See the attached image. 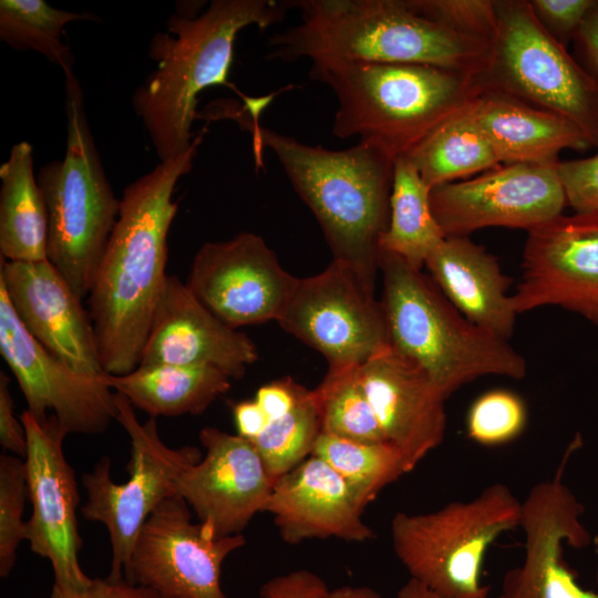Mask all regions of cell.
<instances>
[{
    "mask_svg": "<svg viewBox=\"0 0 598 598\" xmlns=\"http://www.w3.org/2000/svg\"><path fill=\"white\" fill-rule=\"evenodd\" d=\"M579 446V439L573 441L554 476L535 484L522 501L524 559L505 573L498 598H598V589L584 588L564 558V545L581 549L591 543L581 523L584 506L563 478Z\"/></svg>",
    "mask_w": 598,
    "mask_h": 598,
    "instance_id": "cell-13",
    "label": "cell"
},
{
    "mask_svg": "<svg viewBox=\"0 0 598 598\" xmlns=\"http://www.w3.org/2000/svg\"><path fill=\"white\" fill-rule=\"evenodd\" d=\"M230 380L215 368L174 364L138 365L126 374L104 377L110 389L155 419L202 414L230 389Z\"/></svg>",
    "mask_w": 598,
    "mask_h": 598,
    "instance_id": "cell-26",
    "label": "cell"
},
{
    "mask_svg": "<svg viewBox=\"0 0 598 598\" xmlns=\"http://www.w3.org/2000/svg\"><path fill=\"white\" fill-rule=\"evenodd\" d=\"M320 598H381V595L368 586H341L328 589Z\"/></svg>",
    "mask_w": 598,
    "mask_h": 598,
    "instance_id": "cell-45",
    "label": "cell"
},
{
    "mask_svg": "<svg viewBox=\"0 0 598 598\" xmlns=\"http://www.w3.org/2000/svg\"><path fill=\"white\" fill-rule=\"evenodd\" d=\"M557 164L499 165L434 187L432 213L445 237L468 236L486 227L529 231L561 215L567 206Z\"/></svg>",
    "mask_w": 598,
    "mask_h": 598,
    "instance_id": "cell-15",
    "label": "cell"
},
{
    "mask_svg": "<svg viewBox=\"0 0 598 598\" xmlns=\"http://www.w3.org/2000/svg\"><path fill=\"white\" fill-rule=\"evenodd\" d=\"M277 322L319 351L329 370L358 368L390 344L374 286L337 260L315 276L297 279Z\"/></svg>",
    "mask_w": 598,
    "mask_h": 598,
    "instance_id": "cell-11",
    "label": "cell"
},
{
    "mask_svg": "<svg viewBox=\"0 0 598 598\" xmlns=\"http://www.w3.org/2000/svg\"><path fill=\"white\" fill-rule=\"evenodd\" d=\"M431 188L403 155L394 159L389 224L380 249L421 268L445 235L430 203Z\"/></svg>",
    "mask_w": 598,
    "mask_h": 598,
    "instance_id": "cell-29",
    "label": "cell"
},
{
    "mask_svg": "<svg viewBox=\"0 0 598 598\" xmlns=\"http://www.w3.org/2000/svg\"><path fill=\"white\" fill-rule=\"evenodd\" d=\"M0 254L7 261L47 260L48 213L28 142L11 147L0 166Z\"/></svg>",
    "mask_w": 598,
    "mask_h": 598,
    "instance_id": "cell-27",
    "label": "cell"
},
{
    "mask_svg": "<svg viewBox=\"0 0 598 598\" xmlns=\"http://www.w3.org/2000/svg\"><path fill=\"white\" fill-rule=\"evenodd\" d=\"M534 17L559 44L573 42L595 0H529Z\"/></svg>",
    "mask_w": 598,
    "mask_h": 598,
    "instance_id": "cell-38",
    "label": "cell"
},
{
    "mask_svg": "<svg viewBox=\"0 0 598 598\" xmlns=\"http://www.w3.org/2000/svg\"><path fill=\"white\" fill-rule=\"evenodd\" d=\"M517 313L556 306L598 327V215H559L527 231Z\"/></svg>",
    "mask_w": 598,
    "mask_h": 598,
    "instance_id": "cell-17",
    "label": "cell"
},
{
    "mask_svg": "<svg viewBox=\"0 0 598 598\" xmlns=\"http://www.w3.org/2000/svg\"><path fill=\"white\" fill-rule=\"evenodd\" d=\"M300 384L292 379L286 378L261 385L255 401L260 405L269 421L286 415L293 408Z\"/></svg>",
    "mask_w": 598,
    "mask_h": 598,
    "instance_id": "cell-43",
    "label": "cell"
},
{
    "mask_svg": "<svg viewBox=\"0 0 598 598\" xmlns=\"http://www.w3.org/2000/svg\"><path fill=\"white\" fill-rule=\"evenodd\" d=\"M0 353L39 421L54 415L69 433L99 434L116 417L114 393L101 379L78 374L23 327L0 288Z\"/></svg>",
    "mask_w": 598,
    "mask_h": 598,
    "instance_id": "cell-18",
    "label": "cell"
},
{
    "mask_svg": "<svg viewBox=\"0 0 598 598\" xmlns=\"http://www.w3.org/2000/svg\"><path fill=\"white\" fill-rule=\"evenodd\" d=\"M20 419L27 434L24 458L28 497L32 514L27 520L30 549L53 568L54 586L61 590L85 588L92 578L79 563L81 537L76 508L80 495L74 472L63 454L69 432L54 415L39 421L25 410Z\"/></svg>",
    "mask_w": 598,
    "mask_h": 598,
    "instance_id": "cell-14",
    "label": "cell"
},
{
    "mask_svg": "<svg viewBox=\"0 0 598 598\" xmlns=\"http://www.w3.org/2000/svg\"><path fill=\"white\" fill-rule=\"evenodd\" d=\"M328 589L317 574L299 569L264 582L259 595L261 598H320Z\"/></svg>",
    "mask_w": 598,
    "mask_h": 598,
    "instance_id": "cell-39",
    "label": "cell"
},
{
    "mask_svg": "<svg viewBox=\"0 0 598 598\" xmlns=\"http://www.w3.org/2000/svg\"><path fill=\"white\" fill-rule=\"evenodd\" d=\"M385 440L413 471L444 440L445 398L416 363L390 344L358 368Z\"/></svg>",
    "mask_w": 598,
    "mask_h": 598,
    "instance_id": "cell-21",
    "label": "cell"
},
{
    "mask_svg": "<svg viewBox=\"0 0 598 598\" xmlns=\"http://www.w3.org/2000/svg\"><path fill=\"white\" fill-rule=\"evenodd\" d=\"M424 266L465 318L503 340L511 339L518 315L508 293L512 279L494 255L467 236L445 237Z\"/></svg>",
    "mask_w": 598,
    "mask_h": 598,
    "instance_id": "cell-24",
    "label": "cell"
},
{
    "mask_svg": "<svg viewBox=\"0 0 598 598\" xmlns=\"http://www.w3.org/2000/svg\"><path fill=\"white\" fill-rule=\"evenodd\" d=\"M497 33L483 89L559 114L598 148V83L553 39L527 0H496Z\"/></svg>",
    "mask_w": 598,
    "mask_h": 598,
    "instance_id": "cell-9",
    "label": "cell"
},
{
    "mask_svg": "<svg viewBox=\"0 0 598 598\" xmlns=\"http://www.w3.org/2000/svg\"><path fill=\"white\" fill-rule=\"evenodd\" d=\"M245 542L243 534L217 537L203 523H193L187 503L174 495L142 526L125 578L162 598H228L221 566Z\"/></svg>",
    "mask_w": 598,
    "mask_h": 598,
    "instance_id": "cell-12",
    "label": "cell"
},
{
    "mask_svg": "<svg viewBox=\"0 0 598 598\" xmlns=\"http://www.w3.org/2000/svg\"><path fill=\"white\" fill-rule=\"evenodd\" d=\"M65 76L66 148L37 181L48 213L47 258L84 300L114 228L120 199L106 178L90 130L84 93L73 70Z\"/></svg>",
    "mask_w": 598,
    "mask_h": 598,
    "instance_id": "cell-7",
    "label": "cell"
},
{
    "mask_svg": "<svg viewBox=\"0 0 598 598\" xmlns=\"http://www.w3.org/2000/svg\"><path fill=\"white\" fill-rule=\"evenodd\" d=\"M527 422L523 399L505 389L489 390L474 400L466 416L467 436L477 444L496 446L517 439Z\"/></svg>",
    "mask_w": 598,
    "mask_h": 598,
    "instance_id": "cell-34",
    "label": "cell"
},
{
    "mask_svg": "<svg viewBox=\"0 0 598 598\" xmlns=\"http://www.w3.org/2000/svg\"><path fill=\"white\" fill-rule=\"evenodd\" d=\"M395 598H442L414 579H409L396 592Z\"/></svg>",
    "mask_w": 598,
    "mask_h": 598,
    "instance_id": "cell-46",
    "label": "cell"
},
{
    "mask_svg": "<svg viewBox=\"0 0 598 598\" xmlns=\"http://www.w3.org/2000/svg\"><path fill=\"white\" fill-rule=\"evenodd\" d=\"M78 20L100 21L93 13L56 9L43 0L0 1V39L14 50L42 54L63 71L72 69L74 58L61 34Z\"/></svg>",
    "mask_w": 598,
    "mask_h": 598,
    "instance_id": "cell-31",
    "label": "cell"
},
{
    "mask_svg": "<svg viewBox=\"0 0 598 598\" xmlns=\"http://www.w3.org/2000/svg\"><path fill=\"white\" fill-rule=\"evenodd\" d=\"M309 74L336 95L334 136L358 137L394 158L483 90L474 75L417 63L311 64Z\"/></svg>",
    "mask_w": 598,
    "mask_h": 598,
    "instance_id": "cell-5",
    "label": "cell"
},
{
    "mask_svg": "<svg viewBox=\"0 0 598 598\" xmlns=\"http://www.w3.org/2000/svg\"><path fill=\"white\" fill-rule=\"evenodd\" d=\"M205 455L184 464L176 493L215 536L239 535L266 509L275 481L254 444L213 426L199 432Z\"/></svg>",
    "mask_w": 598,
    "mask_h": 598,
    "instance_id": "cell-19",
    "label": "cell"
},
{
    "mask_svg": "<svg viewBox=\"0 0 598 598\" xmlns=\"http://www.w3.org/2000/svg\"><path fill=\"white\" fill-rule=\"evenodd\" d=\"M204 133L186 151L132 182L120 199L117 219L87 296L106 374H126L140 365L168 277L167 236L178 209L174 189L190 172Z\"/></svg>",
    "mask_w": 598,
    "mask_h": 598,
    "instance_id": "cell-1",
    "label": "cell"
},
{
    "mask_svg": "<svg viewBox=\"0 0 598 598\" xmlns=\"http://www.w3.org/2000/svg\"><path fill=\"white\" fill-rule=\"evenodd\" d=\"M265 512L287 544L331 537L364 543L374 537L346 481L312 455L276 480Z\"/></svg>",
    "mask_w": 598,
    "mask_h": 598,
    "instance_id": "cell-23",
    "label": "cell"
},
{
    "mask_svg": "<svg viewBox=\"0 0 598 598\" xmlns=\"http://www.w3.org/2000/svg\"><path fill=\"white\" fill-rule=\"evenodd\" d=\"M289 9L291 1L213 0L199 14L177 11L168 18V32H157L150 45L157 66L132 99L159 161L192 145L190 128L203 90L225 85L237 91L228 81L237 34L249 25L266 29ZM238 93L245 105L256 101Z\"/></svg>",
    "mask_w": 598,
    "mask_h": 598,
    "instance_id": "cell-4",
    "label": "cell"
},
{
    "mask_svg": "<svg viewBox=\"0 0 598 598\" xmlns=\"http://www.w3.org/2000/svg\"><path fill=\"white\" fill-rule=\"evenodd\" d=\"M471 105L504 165L557 164L564 150L591 147L584 133L566 117L507 93L483 89Z\"/></svg>",
    "mask_w": 598,
    "mask_h": 598,
    "instance_id": "cell-25",
    "label": "cell"
},
{
    "mask_svg": "<svg viewBox=\"0 0 598 598\" xmlns=\"http://www.w3.org/2000/svg\"><path fill=\"white\" fill-rule=\"evenodd\" d=\"M379 270L390 346L421 367L445 399L482 377L525 378L526 361L508 341L465 318L421 268L380 249Z\"/></svg>",
    "mask_w": 598,
    "mask_h": 598,
    "instance_id": "cell-6",
    "label": "cell"
},
{
    "mask_svg": "<svg viewBox=\"0 0 598 598\" xmlns=\"http://www.w3.org/2000/svg\"><path fill=\"white\" fill-rule=\"evenodd\" d=\"M471 103L403 155L431 189L501 165Z\"/></svg>",
    "mask_w": 598,
    "mask_h": 598,
    "instance_id": "cell-28",
    "label": "cell"
},
{
    "mask_svg": "<svg viewBox=\"0 0 598 598\" xmlns=\"http://www.w3.org/2000/svg\"><path fill=\"white\" fill-rule=\"evenodd\" d=\"M115 420L131 440L128 481L115 483L111 460L100 458L93 470L82 475L87 499L83 517L102 523L112 548L111 579L125 578L135 539L152 512L166 498L177 495L176 476L189 461L202 457L197 447L171 448L159 439L155 417L141 423L126 398L114 393Z\"/></svg>",
    "mask_w": 598,
    "mask_h": 598,
    "instance_id": "cell-10",
    "label": "cell"
},
{
    "mask_svg": "<svg viewBox=\"0 0 598 598\" xmlns=\"http://www.w3.org/2000/svg\"><path fill=\"white\" fill-rule=\"evenodd\" d=\"M257 359L248 336L217 318L176 276L167 277L140 365L210 367L240 379Z\"/></svg>",
    "mask_w": 598,
    "mask_h": 598,
    "instance_id": "cell-22",
    "label": "cell"
},
{
    "mask_svg": "<svg viewBox=\"0 0 598 598\" xmlns=\"http://www.w3.org/2000/svg\"><path fill=\"white\" fill-rule=\"evenodd\" d=\"M237 434L248 441L259 436L269 423V419L255 401H241L233 408Z\"/></svg>",
    "mask_w": 598,
    "mask_h": 598,
    "instance_id": "cell-44",
    "label": "cell"
},
{
    "mask_svg": "<svg viewBox=\"0 0 598 598\" xmlns=\"http://www.w3.org/2000/svg\"><path fill=\"white\" fill-rule=\"evenodd\" d=\"M0 288L27 331L48 351L80 375H106L89 310L48 259L1 258Z\"/></svg>",
    "mask_w": 598,
    "mask_h": 598,
    "instance_id": "cell-20",
    "label": "cell"
},
{
    "mask_svg": "<svg viewBox=\"0 0 598 598\" xmlns=\"http://www.w3.org/2000/svg\"><path fill=\"white\" fill-rule=\"evenodd\" d=\"M557 173L575 214L598 215V151L590 157L558 162Z\"/></svg>",
    "mask_w": 598,
    "mask_h": 598,
    "instance_id": "cell-37",
    "label": "cell"
},
{
    "mask_svg": "<svg viewBox=\"0 0 598 598\" xmlns=\"http://www.w3.org/2000/svg\"><path fill=\"white\" fill-rule=\"evenodd\" d=\"M597 395H598V392H597Z\"/></svg>",
    "mask_w": 598,
    "mask_h": 598,
    "instance_id": "cell-47",
    "label": "cell"
},
{
    "mask_svg": "<svg viewBox=\"0 0 598 598\" xmlns=\"http://www.w3.org/2000/svg\"><path fill=\"white\" fill-rule=\"evenodd\" d=\"M251 134L256 157L270 150L295 192L310 208L333 260L374 286L380 240L390 217L394 157L378 145L358 142L332 151L265 127L245 105L220 103Z\"/></svg>",
    "mask_w": 598,
    "mask_h": 598,
    "instance_id": "cell-2",
    "label": "cell"
},
{
    "mask_svg": "<svg viewBox=\"0 0 598 598\" xmlns=\"http://www.w3.org/2000/svg\"><path fill=\"white\" fill-rule=\"evenodd\" d=\"M427 14L455 30L494 43L497 33V13L491 0H416Z\"/></svg>",
    "mask_w": 598,
    "mask_h": 598,
    "instance_id": "cell-36",
    "label": "cell"
},
{
    "mask_svg": "<svg viewBox=\"0 0 598 598\" xmlns=\"http://www.w3.org/2000/svg\"><path fill=\"white\" fill-rule=\"evenodd\" d=\"M50 598H162L154 590L123 579L95 578L85 588L61 590L53 587Z\"/></svg>",
    "mask_w": 598,
    "mask_h": 598,
    "instance_id": "cell-41",
    "label": "cell"
},
{
    "mask_svg": "<svg viewBox=\"0 0 598 598\" xmlns=\"http://www.w3.org/2000/svg\"><path fill=\"white\" fill-rule=\"evenodd\" d=\"M321 432V414L315 391L301 385L291 411L269 421L262 433L250 442L276 482L311 455Z\"/></svg>",
    "mask_w": 598,
    "mask_h": 598,
    "instance_id": "cell-32",
    "label": "cell"
},
{
    "mask_svg": "<svg viewBox=\"0 0 598 598\" xmlns=\"http://www.w3.org/2000/svg\"><path fill=\"white\" fill-rule=\"evenodd\" d=\"M358 368L328 369L322 382L313 389L322 432L360 442H384L386 440L359 381Z\"/></svg>",
    "mask_w": 598,
    "mask_h": 598,
    "instance_id": "cell-33",
    "label": "cell"
},
{
    "mask_svg": "<svg viewBox=\"0 0 598 598\" xmlns=\"http://www.w3.org/2000/svg\"><path fill=\"white\" fill-rule=\"evenodd\" d=\"M522 502L493 483L470 501L391 520L393 551L411 579L442 598H487L482 569L489 547L519 527Z\"/></svg>",
    "mask_w": 598,
    "mask_h": 598,
    "instance_id": "cell-8",
    "label": "cell"
},
{
    "mask_svg": "<svg viewBox=\"0 0 598 598\" xmlns=\"http://www.w3.org/2000/svg\"><path fill=\"white\" fill-rule=\"evenodd\" d=\"M28 496L24 458L0 456V576L7 577L17 560V549L27 540V522L22 519Z\"/></svg>",
    "mask_w": 598,
    "mask_h": 598,
    "instance_id": "cell-35",
    "label": "cell"
},
{
    "mask_svg": "<svg viewBox=\"0 0 598 598\" xmlns=\"http://www.w3.org/2000/svg\"><path fill=\"white\" fill-rule=\"evenodd\" d=\"M573 43L575 60L598 83V0L587 12Z\"/></svg>",
    "mask_w": 598,
    "mask_h": 598,
    "instance_id": "cell-42",
    "label": "cell"
},
{
    "mask_svg": "<svg viewBox=\"0 0 598 598\" xmlns=\"http://www.w3.org/2000/svg\"><path fill=\"white\" fill-rule=\"evenodd\" d=\"M311 455L326 461L346 481L363 509L385 486L410 472L401 452L388 441L360 442L321 432Z\"/></svg>",
    "mask_w": 598,
    "mask_h": 598,
    "instance_id": "cell-30",
    "label": "cell"
},
{
    "mask_svg": "<svg viewBox=\"0 0 598 598\" xmlns=\"http://www.w3.org/2000/svg\"><path fill=\"white\" fill-rule=\"evenodd\" d=\"M297 279L261 236L244 231L228 240L205 243L185 283L210 312L237 329L277 321Z\"/></svg>",
    "mask_w": 598,
    "mask_h": 598,
    "instance_id": "cell-16",
    "label": "cell"
},
{
    "mask_svg": "<svg viewBox=\"0 0 598 598\" xmlns=\"http://www.w3.org/2000/svg\"><path fill=\"white\" fill-rule=\"evenodd\" d=\"M0 444L13 455L25 458L28 442L23 423L16 416L9 378L0 372Z\"/></svg>",
    "mask_w": 598,
    "mask_h": 598,
    "instance_id": "cell-40",
    "label": "cell"
},
{
    "mask_svg": "<svg viewBox=\"0 0 598 598\" xmlns=\"http://www.w3.org/2000/svg\"><path fill=\"white\" fill-rule=\"evenodd\" d=\"M301 20L269 40L268 58L311 64L417 63L481 78L493 44L424 12L416 0H296Z\"/></svg>",
    "mask_w": 598,
    "mask_h": 598,
    "instance_id": "cell-3",
    "label": "cell"
}]
</instances>
